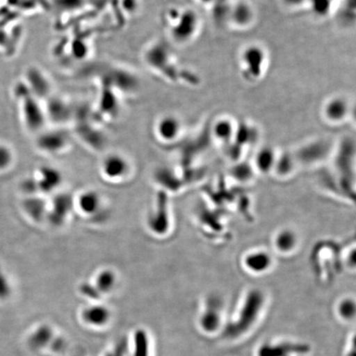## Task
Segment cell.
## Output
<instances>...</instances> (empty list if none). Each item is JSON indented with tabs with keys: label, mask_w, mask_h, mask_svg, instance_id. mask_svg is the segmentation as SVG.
Listing matches in <instances>:
<instances>
[{
	"label": "cell",
	"mask_w": 356,
	"mask_h": 356,
	"mask_svg": "<svg viewBox=\"0 0 356 356\" xmlns=\"http://www.w3.org/2000/svg\"><path fill=\"white\" fill-rule=\"evenodd\" d=\"M163 19L172 42L178 44L189 42L198 33L200 19L197 13L191 8H169L164 13Z\"/></svg>",
	"instance_id": "6da1fadb"
},
{
	"label": "cell",
	"mask_w": 356,
	"mask_h": 356,
	"mask_svg": "<svg viewBox=\"0 0 356 356\" xmlns=\"http://www.w3.org/2000/svg\"><path fill=\"white\" fill-rule=\"evenodd\" d=\"M24 86V93L19 95L22 120L29 131L40 133L46 129L49 122L46 108L43 101L35 97Z\"/></svg>",
	"instance_id": "7a4b0ae2"
},
{
	"label": "cell",
	"mask_w": 356,
	"mask_h": 356,
	"mask_svg": "<svg viewBox=\"0 0 356 356\" xmlns=\"http://www.w3.org/2000/svg\"><path fill=\"white\" fill-rule=\"evenodd\" d=\"M266 64V52L264 47L257 44H251L243 49L240 56L243 76L248 82L254 83L264 77Z\"/></svg>",
	"instance_id": "3957f363"
},
{
	"label": "cell",
	"mask_w": 356,
	"mask_h": 356,
	"mask_svg": "<svg viewBox=\"0 0 356 356\" xmlns=\"http://www.w3.org/2000/svg\"><path fill=\"white\" fill-rule=\"evenodd\" d=\"M256 297V296H255ZM247 302L238 314V318L233 323L227 327L225 335L227 337L236 338L247 332L255 324L258 315L260 314L261 305L257 298Z\"/></svg>",
	"instance_id": "277c9868"
},
{
	"label": "cell",
	"mask_w": 356,
	"mask_h": 356,
	"mask_svg": "<svg viewBox=\"0 0 356 356\" xmlns=\"http://www.w3.org/2000/svg\"><path fill=\"white\" fill-rule=\"evenodd\" d=\"M182 130H184V123L175 114H163L160 115L154 122L155 136L163 143H172L179 139Z\"/></svg>",
	"instance_id": "5b68a950"
},
{
	"label": "cell",
	"mask_w": 356,
	"mask_h": 356,
	"mask_svg": "<svg viewBox=\"0 0 356 356\" xmlns=\"http://www.w3.org/2000/svg\"><path fill=\"white\" fill-rule=\"evenodd\" d=\"M274 258L265 249H254L249 251L243 258L245 270L252 275H265L273 268Z\"/></svg>",
	"instance_id": "8992f818"
},
{
	"label": "cell",
	"mask_w": 356,
	"mask_h": 356,
	"mask_svg": "<svg viewBox=\"0 0 356 356\" xmlns=\"http://www.w3.org/2000/svg\"><path fill=\"white\" fill-rule=\"evenodd\" d=\"M68 134L61 129H52V130H43L39 133L38 146L40 149L47 154H56L64 150L69 145Z\"/></svg>",
	"instance_id": "52a82bcc"
},
{
	"label": "cell",
	"mask_w": 356,
	"mask_h": 356,
	"mask_svg": "<svg viewBox=\"0 0 356 356\" xmlns=\"http://www.w3.org/2000/svg\"><path fill=\"white\" fill-rule=\"evenodd\" d=\"M26 80L29 83V86H26V88L40 100L44 102L54 95V86L51 79L41 69L33 67L29 70Z\"/></svg>",
	"instance_id": "ba28073f"
},
{
	"label": "cell",
	"mask_w": 356,
	"mask_h": 356,
	"mask_svg": "<svg viewBox=\"0 0 356 356\" xmlns=\"http://www.w3.org/2000/svg\"><path fill=\"white\" fill-rule=\"evenodd\" d=\"M48 122L54 121L56 123H64L70 121L74 117L73 106L64 97L52 95L44 102Z\"/></svg>",
	"instance_id": "9c48e42d"
},
{
	"label": "cell",
	"mask_w": 356,
	"mask_h": 356,
	"mask_svg": "<svg viewBox=\"0 0 356 356\" xmlns=\"http://www.w3.org/2000/svg\"><path fill=\"white\" fill-rule=\"evenodd\" d=\"M309 350V347L305 344L296 342H271L262 345L257 356H293L304 355Z\"/></svg>",
	"instance_id": "30bf717a"
},
{
	"label": "cell",
	"mask_w": 356,
	"mask_h": 356,
	"mask_svg": "<svg viewBox=\"0 0 356 356\" xmlns=\"http://www.w3.org/2000/svg\"><path fill=\"white\" fill-rule=\"evenodd\" d=\"M123 155L113 153L106 156L102 163V172L110 180H120L127 175L130 168Z\"/></svg>",
	"instance_id": "8fae6325"
},
{
	"label": "cell",
	"mask_w": 356,
	"mask_h": 356,
	"mask_svg": "<svg viewBox=\"0 0 356 356\" xmlns=\"http://www.w3.org/2000/svg\"><path fill=\"white\" fill-rule=\"evenodd\" d=\"M273 245L280 254H291L299 247L300 236L295 229L291 228L280 229L274 236Z\"/></svg>",
	"instance_id": "7c38bea8"
},
{
	"label": "cell",
	"mask_w": 356,
	"mask_h": 356,
	"mask_svg": "<svg viewBox=\"0 0 356 356\" xmlns=\"http://www.w3.org/2000/svg\"><path fill=\"white\" fill-rule=\"evenodd\" d=\"M350 106L343 97H335L329 99L323 106L325 119L332 124H339L348 117Z\"/></svg>",
	"instance_id": "4fadbf2b"
},
{
	"label": "cell",
	"mask_w": 356,
	"mask_h": 356,
	"mask_svg": "<svg viewBox=\"0 0 356 356\" xmlns=\"http://www.w3.org/2000/svg\"><path fill=\"white\" fill-rule=\"evenodd\" d=\"M35 179L40 191L50 193L60 186L62 175L55 168L47 166L40 169L38 177Z\"/></svg>",
	"instance_id": "5bb4252c"
},
{
	"label": "cell",
	"mask_w": 356,
	"mask_h": 356,
	"mask_svg": "<svg viewBox=\"0 0 356 356\" xmlns=\"http://www.w3.org/2000/svg\"><path fill=\"white\" fill-rule=\"evenodd\" d=\"M229 19L237 28H247L254 19V11L248 3L239 2L229 8Z\"/></svg>",
	"instance_id": "9a60e30c"
},
{
	"label": "cell",
	"mask_w": 356,
	"mask_h": 356,
	"mask_svg": "<svg viewBox=\"0 0 356 356\" xmlns=\"http://www.w3.org/2000/svg\"><path fill=\"white\" fill-rule=\"evenodd\" d=\"M166 200L159 202L157 207L153 213H151L148 219V226L151 230L156 234H163L166 233L168 228L169 216Z\"/></svg>",
	"instance_id": "2e32d148"
},
{
	"label": "cell",
	"mask_w": 356,
	"mask_h": 356,
	"mask_svg": "<svg viewBox=\"0 0 356 356\" xmlns=\"http://www.w3.org/2000/svg\"><path fill=\"white\" fill-rule=\"evenodd\" d=\"M110 318L109 309L100 305L87 307L82 312V319L89 326L95 327H104L108 323Z\"/></svg>",
	"instance_id": "e0dca14e"
},
{
	"label": "cell",
	"mask_w": 356,
	"mask_h": 356,
	"mask_svg": "<svg viewBox=\"0 0 356 356\" xmlns=\"http://www.w3.org/2000/svg\"><path fill=\"white\" fill-rule=\"evenodd\" d=\"M237 132L238 127L229 118L218 119L212 128L213 137L222 144L232 142L237 136Z\"/></svg>",
	"instance_id": "ac0fdd59"
},
{
	"label": "cell",
	"mask_w": 356,
	"mask_h": 356,
	"mask_svg": "<svg viewBox=\"0 0 356 356\" xmlns=\"http://www.w3.org/2000/svg\"><path fill=\"white\" fill-rule=\"evenodd\" d=\"M77 204L83 215L93 216L100 211L102 200L97 191L88 190L80 194Z\"/></svg>",
	"instance_id": "d6986e66"
},
{
	"label": "cell",
	"mask_w": 356,
	"mask_h": 356,
	"mask_svg": "<svg viewBox=\"0 0 356 356\" xmlns=\"http://www.w3.org/2000/svg\"><path fill=\"white\" fill-rule=\"evenodd\" d=\"M277 154L273 149L264 148L258 151L255 157V166L257 171L267 175L275 168L278 160Z\"/></svg>",
	"instance_id": "ffe728a7"
},
{
	"label": "cell",
	"mask_w": 356,
	"mask_h": 356,
	"mask_svg": "<svg viewBox=\"0 0 356 356\" xmlns=\"http://www.w3.org/2000/svg\"><path fill=\"white\" fill-rule=\"evenodd\" d=\"M219 310V309H218ZM216 307H209L202 315L200 320V327L204 332L213 333L220 328L221 324V315Z\"/></svg>",
	"instance_id": "44dd1931"
},
{
	"label": "cell",
	"mask_w": 356,
	"mask_h": 356,
	"mask_svg": "<svg viewBox=\"0 0 356 356\" xmlns=\"http://www.w3.org/2000/svg\"><path fill=\"white\" fill-rule=\"evenodd\" d=\"M115 284H117V275L113 270L106 269L97 273L95 286L99 293H108L113 291Z\"/></svg>",
	"instance_id": "7402d4cb"
},
{
	"label": "cell",
	"mask_w": 356,
	"mask_h": 356,
	"mask_svg": "<svg viewBox=\"0 0 356 356\" xmlns=\"http://www.w3.org/2000/svg\"><path fill=\"white\" fill-rule=\"evenodd\" d=\"M24 207L29 216L35 220H42L47 213V207L42 199L30 197L24 202Z\"/></svg>",
	"instance_id": "603a6c76"
},
{
	"label": "cell",
	"mask_w": 356,
	"mask_h": 356,
	"mask_svg": "<svg viewBox=\"0 0 356 356\" xmlns=\"http://www.w3.org/2000/svg\"><path fill=\"white\" fill-rule=\"evenodd\" d=\"M134 356H149V341L143 330H138L134 336Z\"/></svg>",
	"instance_id": "cb8c5ba5"
},
{
	"label": "cell",
	"mask_w": 356,
	"mask_h": 356,
	"mask_svg": "<svg viewBox=\"0 0 356 356\" xmlns=\"http://www.w3.org/2000/svg\"><path fill=\"white\" fill-rule=\"evenodd\" d=\"M334 0H307V6L315 16L325 17L331 13Z\"/></svg>",
	"instance_id": "d4e9b609"
},
{
	"label": "cell",
	"mask_w": 356,
	"mask_h": 356,
	"mask_svg": "<svg viewBox=\"0 0 356 356\" xmlns=\"http://www.w3.org/2000/svg\"><path fill=\"white\" fill-rule=\"evenodd\" d=\"M337 309L341 318L350 320L354 318L355 314V301L351 299L342 300L339 302Z\"/></svg>",
	"instance_id": "484cf974"
},
{
	"label": "cell",
	"mask_w": 356,
	"mask_h": 356,
	"mask_svg": "<svg viewBox=\"0 0 356 356\" xmlns=\"http://www.w3.org/2000/svg\"><path fill=\"white\" fill-rule=\"evenodd\" d=\"M70 198L61 197L56 200V207L54 209V215L53 217H56L54 220H63L65 216L70 211Z\"/></svg>",
	"instance_id": "4316f807"
},
{
	"label": "cell",
	"mask_w": 356,
	"mask_h": 356,
	"mask_svg": "<svg viewBox=\"0 0 356 356\" xmlns=\"http://www.w3.org/2000/svg\"><path fill=\"white\" fill-rule=\"evenodd\" d=\"M13 154L8 146L0 145V170L7 168L13 161Z\"/></svg>",
	"instance_id": "83f0119b"
},
{
	"label": "cell",
	"mask_w": 356,
	"mask_h": 356,
	"mask_svg": "<svg viewBox=\"0 0 356 356\" xmlns=\"http://www.w3.org/2000/svg\"><path fill=\"white\" fill-rule=\"evenodd\" d=\"M51 336V329L47 327H42L41 329H39V331H38L37 333H35V345L40 346H44V344H47V342L50 341Z\"/></svg>",
	"instance_id": "f1b7e54d"
},
{
	"label": "cell",
	"mask_w": 356,
	"mask_h": 356,
	"mask_svg": "<svg viewBox=\"0 0 356 356\" xmlns=\"http://www.w3.org/2000/svg\"><path fill=\"white\" fill-rule=\"evenodd\" d=\"M10 293V284L8 280L0 268V299H6Z\"/></svg>",
	"instance_id": "f546056e"
},
{
	"label": "cell",
	"mask_w": 356,
	"mask_h": 356,
	"mask_svg": "<svg viewBox=\"0 0 356 356\" xmlns=\"http://www.w3.org/2000/svg\"><path fill=\"white\" fill-rule=\"evenodd\" d=\"M22 188L24 189L25 193L33 195L37 193L38 190V181L35 178H26V179L22 182Z\"/></svg>",
	"instance_id": "4dcf8cb0"
},
{
	"label": "cell",
	"mask_w": 356,
	"mask_h": 356,
	"mask_svg": "<svg viewBox=\"0 0 356 356\" xmlns=\"http://www.w3.org/2000/svg\"><path fill=\"white\" fill-rule=\"evenodd\" d=\"M284 6L289 8H299L307 6V0H282Z\"/></svg>",
	"instance_id": "1f68e13d"
},
{
	"label": "cell",
	"mask_w": 356,
	"mask_h": 356,
	"mask_svg": "<svg viewBox=\"0 0 356 356\" xmlns=\"http://www.w3.org/2000/svg\"><path fill=\"white\" fill-rule=\"evenodd\" d=\"M200 3L203 4V6H210L217 1V0H197Z\"/></svg>",
	"instance_id": "d6a6232c"
}]
</instances>
